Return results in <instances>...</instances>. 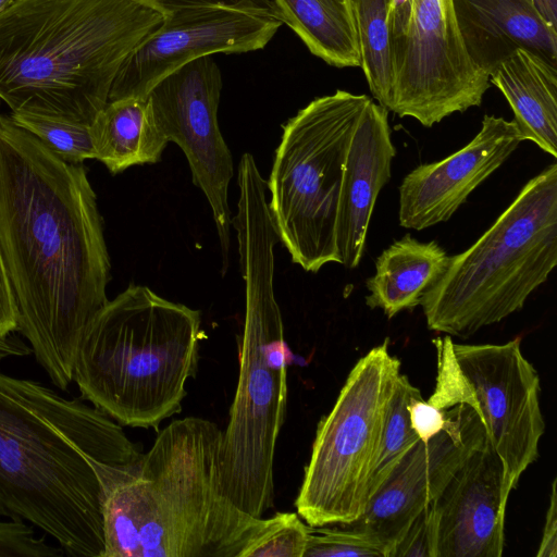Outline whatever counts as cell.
Here are the masks:
<instances>
[{"label":"cell","instance_id":"obj_1","mask_svg":"<svg viewBox=\"0 0 557 557\" xmlns=\"http://www.w3.org/2000/svg\"><path fill=\"white\" fill-rule=\"evenodd\" d=\"M0 250L18 333L51 382H73L86 329L108 302L110 257L97 196L70 163L0 113Z\"/></svg>","mask_w":557,"mask_h":557},{"label":"cell","instance_id":"obj_2","mask_svg":"<svg viewBox=\"0 0 557 557\" xmlns=\"http://www.w3.org/2000/svg\"><path fill=\"white\" fill-rule=\"evenodd\" d=\"M143 454L92 405L0 372V516L36 525L66 555L102 557L104 497Z\"/></svg>","mask_w":557,"mask_h":557},{"label":"cell","instance_id":"obj_3","mask_svg":"<svg viewBox=\"0 0 557 557\" xmlns=\"http://www.w3.org/2000/svg\"><path fill=\"white\" fill-rule=\"evenodd\" d=\"M222 431L187 417L159 432L136 473L104 497L102 557H240L265 519L224 490Z\"/></svg>","mask_w":557,"mask_h":557},{"label":"cell","instance_id":"obj_4","mask_svg":"<svg viewBox=\"0 0 557 557\" xmlns=\"http://www.w3.org/2000/svg\"><path fill=\"white\" fill-rule=\"evenodd\" d=\"M163 17L134 0H13L0 12V100L12 113L91 125Z\"/></svg>","mask_w":557,"mask_h":557},{"label":"cell","instance_id":"obj_5","mask_svg":"<svg viewBox=\"0 0 557 557\" xmlns=\"http://www.w3.org/2000/svg\"><path fill=\"white\" fill-rule=\"evenodd\" d=\"M245 284V320L238 345L239 373L228 423L222 431L224 490L256 518L274 505V455L287 411L292 351L274 293L278 237L261 190L239 195L232 218Z\"/></svg>","mask_w":557,"mask_h":557},{"label":"cell","instance_id":"obj_6","mask_svg":"<svg viewBox=\"0 0 557 557\" xmlns=\"http://www.w3.org/2000/svg\"><path fill=\"white\" fill-rule=\"evenodd\" d=\"M203 335L200 311L129 284L86 329L73 382L119 424L158 430L182 410Z\"/></svg>","mask_w":557,"mask_h":557},{"label":"cell","instance_id":"obj_7","mask_svg":"<svg viewBox=\"0 0 557 557\" xmlns=\"http://www.w3.org/2000/svg\"><path fill=\"white\" fill-rule=\"evenodd\" d=\"M557 265V164L531 178L493 225L449 257L423 294L430 330L469 337L521 310Z\"/></svg>","mask_w":557,"mask_h":557},{"label":"cell","instance_id":"obj_8","mask_svg":"<svg viewBox=\"0 0 557 557\" xmlns=\"http://www.w3.org/2000/svg\"><path fill=\"white\" fill-rule=\"evenodd\" d=\"M370 100L338 89L313 99L283 125L267 182L268 207L278 242L307 272L339 263L342 180L354 131Z\"/></svg>","mask_w":557,"mask_h":557},{"label":"cell","instance_id":"obj_9","mask_svg":"<svg viewBox=\"0 0 557 557\" xmlns=\"http://www.w3.org/2000/svg\"><path fill=\"white\" fill-rule=\"evenodd\" d=\"M399 374L400 360L389 354L386 338L356 362L333 408L318 423L295 500L307 524L345 525L366 510Z\"/></svg>","mask_w":557,"mask_h":557},{"label":"cell","instance_id":"obj_10","mask_svg":"<svg viewBox=\"0 0 557 557\" xmlns=\"http://www.w3.org/2000/svg\"><path fill=\"white\" fill-rule=\"evenodd\" d=\"M432 343L437 371L428 401L440 409L463 404L478 413L513 490L539 458L545 431L540 376L523 356L521 339L470 345L454 343L446 335Z\"/></svg>","mask_w":557,"mask_h":557},{"label":"cell","instance_id":"obj_11","mask_svg":"<svg viewBox=\"0 0 557 557\" xmlns=\"http://www.w3.org/2000/svg\"><path fill=\"white\" fill-rule=\"evenodd\" d=\"M388 111L431 127L482 103L490 76L471 59L450 0H414L404 35L391 38Z\"/></svg>","mask_w":557,"mask_h":557},{"label":"cell","instance_id":"obj_12","mask_svg":"<svg viewBox=\"0 0 557 557\" xmlns=\"http://www.w3.org/2000/svg\"><path fill=\"white\" fill-rule=\"evenodd\" d=\"M221 90L220 69L207 55L164 76L146 99L161 133L184 152L193 183L210 205L221 247L222 274H225L233 218L227 196L234 168L218 123Z\"/></svg>","mask_w":557,"mask_h":557},{"label":"cell","instance_id":"obj_13","mask_svg":"<svg viewBox=\"0 0 557 557\" xmlns=\"http://www.w3.org/2000/svg\"><path fill=\"white\" fill-rule=\"evenodd\" d=\"M282 24L274 17L228 7L185 8L168 13L124 60L109 101L145 98L160 79L193 60L262 49Z\"/></svg>","mask_w":557,"mask_h":557},{"label":"cell","instance_id":"obj_14","mask_svg":"<svg viewBox=\"0 0 557 557\" xmlns=\"http://www.w3.org/2000/svg\"><path fill=\"white\" fill-rule=\"evenodd\" d=\"M445 430L419 441L371 496L363 513L345 527L375 537L389 548L412 520L441 494L466 457L487 436L478 413L467 405L448 408Z\"/></svg>","mask_w":557,"mask_h":557},{"label":"cell","instance_id":"obj_15","mask_svg":"<svg viewBox=\"0 0 557 557\" xmlns=\"http://www.w3.org/2000/svg\"><path fill=\"white\" fill-rule=\"evenodd\" d=\"M511 491L502 459L486 437L431 504L435 557H500Z\"/></svg>","mask_w":557,"mask_h":557},{"label":"cell","instance_id":"obj_16","mask_svg":"<svg viewBox=\"0 0 557 557\" xmlns=\"http://www.w3.org/2000/svg\"><path fill=\"white\" fill-rule=\"evenodd\" d=\"M523 141L512 121L485 114L480 132L443 160L420 164L399 185V225L422 231L448 221Z\"/></svg>","mask_w":557,"mask_h":557},{"label":"cell","instance_id":"obj_17","mask_svg":"<svg viewBox=\"0 0 557 557\" xmlns=\"http://www.w3.org/2000/svg\"><path fill=\"white\" fill-rule=\"evenodd\" d=\"M396 152L388 110L371 99L350 140L337 207L336 246L347 269L361 261L376 198L391 180Z\"/></svg>","mask_w":557,"mask_h":557},{"label":"cell","instance_id":"obj_18","mask_svg":"<svg viewBox=\"0 0 557 557\" xmlns=\"http://www.w3.org/2000/svg\"><path fill=\"white\" fill-rule=\"evenodd\" d=\"M450 3L469 55L488 76L519 48L557 67V32L528 0H450Z\"/></svg>","mask_w":557,"mask_h":557},{"label":"cell","instance_id":"obj_19","mask_svg":"<svg viewBox=\"0 0 557 557\" xmlns=\"http://www.w3.org/2000/svg\"><path fill=\"white\" fill-rule=\"evenodd\" d=\"M507 99L522 140L557 157V67L519 48L490 75Z\"/></svg>","mask_w":557,"mask_h":557},{"label":"cell","instance_id":"obj_20","mask_svg":"<svg viewBox=\"0 0 557 557\" xmlns=\"http://www.w3.org/2000/svg\"><path fill=\"white\" fill-rule=\"evenodd\" d=\"M449 261L437 242H419L410 233L389 245L375 261L368 278L369 308H379L392 319L420 305L423 294L441 277Z\"/></svg>","mask_w":557,"mask_h":557},{"label":"cell","instance_id":"obj_21","mask_svg":"<svg viewBox=\"0 0 557 557\" xmlns=\"http://www.w3.org/2000/svg\"><path fill=\"white\" fill-rule=\"evenodd\" d=\"M95 159L112 173L161 159L168 140L146 97L110 100L90 125Z\"/></svg>","mask_w":557,"mask_h":557},{"label":"cell","instance_id":"obj_22","mask_svg":"<svg viewBox=\"0 0 557 557\" xmlns=\"http://www.w3.org/2000/svg\"><path fill=\"white\" fill-rule=\"evenodd\" d=\"M282 23L335 67L360 66L350 0H273Z\"/></svg>","mask_w":557,"mask_h":557},{"label":"cell","instance_id":"obj_23","mask_svg":"<svg viewBox=\"0 0 557 557\" xmlns=\"http://www.w3.org/2000/svg\"><path fill=\"white\" fill-rule=\"evenodd\" d=\"M357 35L360 67L379 104L389 109L392 54L388 12L391 0H350Z\"/></svg>","mask_w":557,"mask_h":557},{"label":"cell","instance_id":"obj_24","mask_svg":"<svg viewBox=\"0 0 557 557\" xmlns=\"http://www.w3.org/2000/svg\"><path fill=\"white\" fill-rule=\"evenodd\" d=\"M407 375L399 374L389 400L379 458L370 483V498L405 454L420 440L410 424L408 404L420 395ZM370 500V499H369Z\"/></svg>","mask_w":557,"mask_h":557},{"label":"cell","instance_id":"obj_25","mask_svg":"<svg viewBox=\"0 0 557 557\" xmlns=\"http://www.w3.org/2000/svg\"><path fill=\"white\" fill-rule=\"evenodd\" d=\"M10 115L64 161L78 164L95 159L90 125L28 113Z\"/></svg>","mask_w":557,"mask_h":557},{"label":"cell","instance_id":"obj_26","mask_svg":"<svg viewBox=\"0 0 557 557\" xmlns=\"http://www.w3.org/2000/svg\"><path fill=\"white\" fill-rule=\"evenodd\" d=\"M310 525L295 512H277L267 518L260 532L240 557H304Z\"/></svg>","mask_w":557,"mask_h":557},{"label":"cell","instance_id":"obj_27","mask_svg":"<svg viewBox=\"0 0 557 557\" xmlns=\"http://www.w3.org/2000/svg\"><path fill=\"white\" fill-rule=\"evenodd\" d=\"M304 557H389V548L370 534L345 525H310Z\"/></svg>","mask_w":557,"mask_h":557},{"label":"cell","instance_id":"obj_28","mask_svg":"<svg viewBox=\"0 0 557 557\" xmlns=\"http://www.w3.org/2000/svg\"><path fill=\"white\" fill-rule=\"evenodd\" d=\"M64 554L60 546L38 537L24 521L0 520V557H62Z\"/></svg>","mask_w":557,"mask_h":557},{"label":"cell","instance_id":"obj_29","mask_svg":"<svg viewBox=\"0 0 557 557\" xmlns=\"http://www.w3.org/2000/svg\"><path fill=\"white\" fill-rule=\"evenodd\" d=\"M434 521L431 504L409 524L395 543L389 557H435Z\"/></svg>","mask_w":557,"mask_h":557},{"label":"cell","instance_id":"obj_30","mask_svg":"<svg viewBox=\"0 0 557 557\" xmlns=\"http://www.w3.org/2000/svg\"><path fill=\"white\" fill-rule=\"evenodd\" d=\"M148 5L162 14L176 10L197 7H228L251 11L281 21L273 0H134ZM282 22V21H281Z\"/></svg>","mask_w":557,"mask_h":557},{"label":"cell","instance_id":"obj_31","mask_svg":"<svg viewBox=\"0 0 557 557\" xmlns=\"http://www.w3.org/2000/svg\"><path fill=\"white\" fill-rule=\"evenodd\" d=\"M410 424L419 440L428 442L448 424V409H440L422 399L421 394L410 398L408 404Z\"/></svg>","mask_w":557,"mask_h":557},{"label":"cell","instance_id":"obj_32","mask_svg":"<svg viewBox=\"0 0 557 557\" xmlns=\"http://www.w3.org/2000/svg\"><path fill=\"white\" fill-rule=\"evenodd\" d=\"M17 331V306L0 250V336H10Z\"/></svg>","mask_w":557,"mask_h":557},{"label":"cell","instance_id":"obj_33","mask_svg":"<svg viewBox=\"0 0 557 557\" xmlns=\"http://www.w3.org/2000/svg\"><path fill=\"white\" fill-rule=\"evenodd\" d=\"M537 557L557 556V495L556 479L553 480L549 505L546 512L542 541L536 554Z\"/></svg>","mask_w":557,"mask_h":557},{"label":"cell","instance_id":"obj_34","mask_svg":"<svg viewBox=\"0 0 557 557\" xmlns=\"http://www.w3.org/2000/svg\"><path fill=\"white\" fill-rule=\"evenodd\" d=\"M414 0H391L388 26L391 38L405 34L411 21Z\"/></svg>","mask_w":557,"mask_h":557},{"label":"cell","instance_id":"obj_35","mask_svg":"<svg viewBox=\"0 0 557 557\" xmlns=\"http://www.w3.org/2000/svg\"><path fill=\"white\" fill-rule=\"evenodd\" d=\"M32 354L30 347L14 336H0V361L11 357H24Z\"/></svg>","mask_w":557,"mask_h":557},{"label":"cell","instance_id":"obj_36","mask_svg":"<svg viewBox=\"0 0 557 557\" xmlns=\"http://www.w3.org/2000/svg\"><path fill=\"white\" fill-rule=\"evenodd\" d=\"M542 20L557 32V0H528Z\"/></svg>","mask_w":557,"mask_h":557},{"label":"cell","instance_id":"obj_37","mask_svg":"<svg viewBox=\"0 0 557 557\" xmlns=\"http://www.w3.org/2000/svg\"><path fill=\"white\" fill-rule=\"evenodd\" d=\"M13 0H0V12L3 11Z\"/></svg>","mask_w":557,"mask_h":557},{"label":"cell","instance_id":"obj_38","mask_svg":"<svg viewBox=\"0 0 557 557\" xmlns=\"http://www.w3.org/2000/svg\"><path fill=\"white\" fill-rule=\"evenodd\" d=\"M1 101V100H0Z\"/></svg>","mask_w":557,"mask_h":557}]
</instances>
